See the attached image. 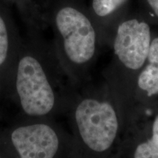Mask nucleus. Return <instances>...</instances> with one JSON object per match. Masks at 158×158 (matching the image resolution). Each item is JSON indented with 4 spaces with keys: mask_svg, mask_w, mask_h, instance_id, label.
<instances>
[{
    "mask_svg": "<svg viewBox=\"0 0 158 158\" xmlns=\"http://www.w3.org/2000/svg\"><path fill=\"white\" fill-rule=\"evenodd\" d=\"M12 153L4 134V130L0 129V158H7V156Z\"/></svg>",
    "mask_w": 158,
    "mask_h": 158,
    "instance_id": "11",
    "label": "nucleus"
},
{
    "mask_svg": "<svg viewBox=\"0 0 158 158\" xmlns=\"http://www.w3.org/2000/svg\"><path fill=\"white\" fill-rule=\"evenodd\" d=\"M134 158H158V115L154 120L152 138L138 146Z\"/></svg>",
    "mask_w": 158,
    "mask_h": 158,
    "instance_id": "8",
    "label": "nucleus"
},
{
    "mask_svg": "<svg viewBox=\"0 0 158 158\" xmlns=\"http://www.w3.org/2000/svg\"><path fill=\"white\" fill-rule=\"evenodd\" d=\"M125 0H92V9L98 17L110 15L122 5Z\"/></svg>",
    "mask_w": 158,
    "mask_h": 158,
    "instance_id": "9",
    "label": "nucleus"
},
{
    "mask_svg": "<svg viewBox=\"0 0 158 158\" xmlns=\"http://www.w3.org/2000/svg\"><path fill=\"white\" fill-rule=\"evenodd\" d=\"M2 116V111H1V108H0V118H1Z\"/></svg>",
    "mask_w": 158,
    "mask_h": 158,
    "instance_id": "14",
    "label": "nucleus"
},
{
    "mask_svg": "<svg viewBox=\"0 0 158 158\" xmlns=\"http://www.w3.org/2000/svg\"><path fill=\"white\" fill-rule=\"evenodd\" d=\"M71 119L76 138L81 145L94 153H102L111 147L118 130L113 106L92 94L71 98Z\"/></svg>",
    "mask_w": 158,
    "mask_h": 158,
    "instance_id": "4",
    "label": "nucleus"
},
{
    "mask_svg": "<svg viewBox=\"0 0 158 158\" xmlns=\"http://www.w3.org/2000/svg\"><path fill=\"white\" fill-rule=\"evenodd\" d=\"M151 41V31L147 23L128 20L118 26L114 52L126 68L138 70L147 60Z\"/></svg>",
    "mask_w": 158,
    "mask_h": 158,
    "instance_id": "5",
    "label": "nucleus"
},
{
    "mask_svg": "<svg viewBox=\"0 0 158 158\" xmlns=\"http://www.w3.org/2000/svg\"><path fill=\"white\" fill-rule=\"evenodd\" d=\"M7 0H0V100L5 98L23 37Z\"/></svg>",
    "mask_w": 158,
    "mask_h": 158,
    "instance_id": "6",
    "label": "nucleus"
},
{
    "mask_svg": "<svg viewBox=\"0 0 158 158\" xmlns=\"http://www.w3.org/2000/svg\"><path fill=\"white\" fill-rule=\"evenodd\" d=\"M29 1L30 2L31 5L34 6L35 10H36L37 13H39L40 15L41 19H42L43 23H44V21H43V10L45 8V4L47 2V0H29ZM45 28H46V27H45Z\"/></svg>",
    "mask_w": 158,
    "mask_h": 158,
    "instance_id": "12",
    "label": "nucleus"
},
{
    "mask_svg": "<svg viewBox=\"0 0 158 158\" xmlns=\"http://www.w3.org/2000/svg\"><path fill=\"white\" fill-rule=\"evenodd\" d=\"M3 130L15 158H60L76 144L53 118L17 116Z\"/></svg>",
    "mask_w": 158,
    "mask_h": 158,
    "instance_id": "3",
    "label": "nucleus"
},
{
    "mask_svg": "<svg viewBox=\"0 0 158 158\" xmlns=\"http://www.w3.org/2000/svg\"><path fill=\"white\" fill-rule=\"evenodd\" d=\"M138 87L149 96L158 94V66L148 64L138 78Z\"/></svg>",
    "mask_w": 158,
    "mask_h": 158,
    "instance_id": "7",
    "label": "nucleus"
},
{
    "mask_svg": "<svg viewBox=\"0 0 158 158\" xmlns=\"http://www.w3.org/2000/svg\"><path fill=\"white\" fill-rule=\"evenodd\" d=\"M147 2L158 17V0H147Z\"/></svg>",
    "mask_w": 158,
    "mask_h": 158,
    "instance_id": "13",
    "label": "nucleus"
},
{
    "mask_svg": "<svg viewBox=\"0 0 158 158\" xmlns=\"http://www.w3.org/2000/svg\"><path fill=\"white\" fill-rule=\"evenodd\" d=\"M42 32L27 29L5 94L19 109V117L54 118L68 109L71 100L63 88L66 73L54 45Z\"/></svg>",
    "mask_w": 158,
    "mask_h": 158,
    "instance_id": "1",
    "label": "nucleus"
},
{
    "mask_svg": "<svg viewBox=\"0 0 158 158\" xmlns=\"http://www.w3.org/2000/svg\"><path fill=\"white\" fill-rule=\"evenodd\" d=\"M43 21L54 31V47L65 73L73 81L81 80L96 52L97 34L89 18L71 4L47 0Z\"/></svg>",
    "mask_w": 158,
    "mask_h": 158,
    "instance_id": "2",
    "label": "nucleus"
},
{
    "mask_svg": "<svg viewBox=\"0 0 158 158\" xmlns=\"http://www.w3.org/2000/svg\"><path fill=\"white\" fill-rule=\"evenodd\" d=\"M147 60L149 64L158 66V37H156L151 41Z\"/></svg>",
    "mask_w": 158,
    "mask_h": 158,
    "instance_id": "10",
    "label": "nucleus"
}]
</instances>
